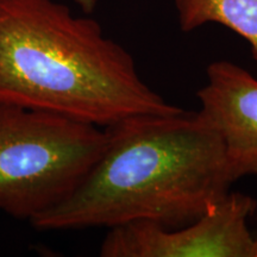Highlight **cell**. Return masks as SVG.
I'll return each instance as SVG.
<instances>
[{
    "label": "cell",
    "instance_id": "obj_1",
    "mask_svg": "<svg viewBox=\"0 0 257 257\" xmlns=\"http://www.w3.org/2000/svg\"><path fill=\"white\" fill-rule=\"evenodd\" d=\"M104 128L95 165L72 195L31 221L35 229L134 221L179 229L216 207L236 181L219 133L200 111L135 115Z\"/></svg>",
    "mask_w": 257,
    "mask_h": 257
},
{
    "label": "cell",
    "instance_id": "obj_2",
    "mask_svg": "<svg viewBox=\"0 0 257 257\" xmlns=\"http://www.w3.org/2000/svg\"><path fill=\"white\" fill-rule=\"evenodd\" d=\"M0 102L99 127L172 114L131 54L55 0H0Z\"/></svg>",
    "mask_w": 257,
    "mask_h": 257
},
{
    "label": "cell",
    "instance_id": "obj_3",
    "mask_svg": "<svg viewBox=\"0 0 257 257\" xmlns=\"http://www.w3.org/2000/svg\"><path fill=\"white\" fill-rule=\"evenodd\" d=\"M105 146L104 127L0 102V211L31 223L73 194Z\"/></svg>",
    "mask_w": 257,
    "mask_h": 257
},
{
    "label": "cell",
    "instance_id": "obj_4",
    "mask_svg": "<svg viewBox=\"0 0 257 257\" xmlns=\"http://www.w3.org/2000/svg\"><path fill=\"white\" fill-rule=\"evenodd\" d=\"M257 201L229 192L194 223L166 229L152 221L111 227L102 240V257H257V234L249 219Z\"/></svg>",
    "mask_w": 257,
    "mask_h": 257
},
{
    "label": "cell",
    "instance_id": "obj_5",
    "mask_svg": "<svg viewBox=\"0 0 257 257\" xmlns=\"http://www.w3.org/2000/svg\"><path fill=\"white\" fill-rule=\"evenodd\" d=\"M198 91L200 112L223 140L233 179L257 175V79L238 64L216 61Z\"/></svg>",
    "mask_w": 257,
    "mask_h": 257
},
{
    "label": "cell",
    "instance_id": "obj_6",
    "mask_svg": "<svg viewBox=\"0 0 257 257\" xmlns=\"http://www.w3.org/2000/svg\"><path fill=\"white\" fill-rule=\"evenodd\" d=\"M175 8L182 31L224 25L248 42L257 63V0H175Z\"/></svg>",
    "mask_w": 257,
    "mask_h": 257
},
{
    "label": "cell",
    "instance_id": "obj_7",
    "mask_svg": "<svg viewBox=\"0 0 257 257\" xmlns=\"http://www.w3.org/2000/svg\"><path fill=\"white\" fill-rule=\"evenodd\" d=\"M73 2L82 10V12H85V14H92L100 0H73Z\"/></svg>",
    "mask_w": 257,
    "mask_h": 257
}]
</instances>
